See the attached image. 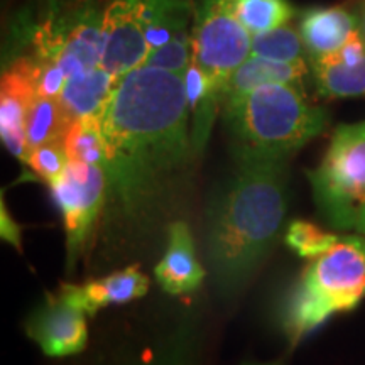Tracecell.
<instances>
[{
	"label": "cell",
	"mask_w": 365,
	"mask_h": 365,
	"mask_svg": "<svg viewBox=\"0 0 365 365\" xmlns=\"http://www.w3.org/2000/svg\"><path fill=\"white\" fill-rule=\"evenodd\" d=\"M195 58L193 29H186L175 36L170 43L154 49L144 61L143 66L170 71L185 76Z\"/></svg>",
	"instance_id": "obj_21"
},
{
	"label": "cell",
	"mask_w": 365,
	"mask_h": 365,
	"mask_svg": "<svg viewBox=\"0 0 365 365\" xmlns=\"http://www.w3.org/2000/svg\"><path fill=\"white\" fill-rule=\"evenodd\" d=\"M357 19H359L360 31H362V34H364V38H365V0H362V4H360Z\"/></svg>",
	"instance_id": "obj_26"
},
{
	"label": "cell",
	"mask_w": 365,
	"mask_h": 365,
	"mask_svg": "<svg viewBox=\"0 0 365 365\" xmlns=\"http://www.w3.org/2000/svg\"><path fill=\"white\" fill-rule=\"evenodd\" d=\"M38 97L34 66L29 59L17 56L4 61L0 81V137L14 158L27 164L26 122L31 103Z\"/></svg>",
	"instance_id": "obj_10"
},
{
	"label": "cell",
	"mask_w": 365,
	"mask_h": 365,
	"mask_svg": "<svg viewBox=\"0 0 365 365\" xmlns=\"http://www.w3.org/2000/svg\"><path fill=\"white\" fill-rule=\"evenodd\" d=\"M250 56L287 63V65H307V51H304L299 31L287 24L269 33L252 36Z\"/></svg>",
	"instance_id": "obj_20"
},
{
	"label": "cell",
	"mask_w": 365,
	"mask_h": 365,
	"mask_svg": "<svg viewBox=\"0 0 365 365\" xmlns=\"http://www.w3.org/2000/svg\"><path fill=\"white\" fill-rule=\"evenodd\" d=\"M115 85L117 80H113L110 73L98 66L93 71L68 80L59 102L65 107L71 122L78 120L102 110Z\"/></svg>",
	"instance_id": "obj_16"
},
{
	"label": "cell",
	"mask_w": 365,
	"mask_h": 365,
	"mask_svg": "<svg viewBox=\"0 0 365 365\" xmlns=\"http://www.w3.org/2000/svg\"><path fill=\"white\" fill-rule=\"evenodd\" d=\"M185 76L140 66L122 76L98 112L107 202L125 215L156 208L193 159Z\"/></svg>",
	"instance_id": "obj_1"
},
{
	"label": "cell",
	"mask_w": 365,
	"mask_h": 365,
	"mask_svg": "<svg viewBox=\"0 0 365 365\" xmlns=\"http://www.w3.org/2000/svg\"><path fill=\"white\" fill-rule=\"evenodd\" d=\"M354 230H357L359 235L365 237V207L362 208V212H360V215L357 218V223H355Z\"/></svg>",
	"instance_id": "obj_25"
},
{
	"label": "cell",
	"mask_w": 365,
	"mask_h": 365,
	"mask_svg": "<svg viewBox=\"0 0 365 365\" xmlns=\"http://www.w3.org/2000/svg\"><path fill=\"white\" fill-rule=\"evenodd\" d=\"M237 170L208 213L207 255L223 289H237L261 266L287 212V163L235 159Z\"/></svg>",
	"instance_id": "obj_2"
},
{
	"label": "cell",
	"mask_w": 365,
	"mask_h": 365,
	"mask_svg": "<svg viewBox=\"0 0 365 365\" xmlns=\"http://www.w3.org/2000/svg\"><path fill=\"white\" fill-rule=\"evenodd\" d=\"M308 73V65H287L269 59L250 56L234 71L223 86L222 112L234 108L255 88L269 83L291 85L301 88V81Z\"/></svg>",
	"instance_id": "obj_15"
},
{
	"label": "cell",
	"mask_w": 365,
	"mask_h": 365,
	"mask_svg": "<svg viewBox=\"0 0 365 365\" xmlns=\"http://www.w3.org/2000/svg\"><path fill=\"white\" fill-rule=\"evenodd\" d=\"M230 4L250 36L277 29L287 24L296 14L289 0H230Z\"/></svg>",
	"instance_id": "obj_19"
},
{
	"label": "cell",
	"mask_w": 365,
	"mask_h": 365,
	"mask_svg": "<svg viewBox=\"0 0 365 365\" xmlns=\"http://www.w3.org/2000/svg\"><path fill=\"white\" fill-rule=\"evenodd\" d=\"M154 272L159 286L170 294L193 293L202 286L205 269L195 254L193 235L186 222H175L170 227L166 252Z\"/></svg>",
	"instance_id": "obj_12"
},
{
	"label": "cell",
	"mask_w": 365,
	"mask_h": 365,
	"mask_svg": "<svg viewBox=\"0 0 365 365\" xmlns=\"http://www.w3.org/2000/svg\"><path fill=\"white\" fill-rule=\"evenodd\" d=\"M355 29L359 19L345 7L307 9L299 21V36L309 61L330 56L341 49Z\"/></svg>",
	"instance_id": "obj_14"
},
{
	"label": "cell",
	"mask_w": 365,
	"mask_h": 365,
	"mask_svg": "<svg viewBox=\"0 0 365 365\" xmlns=\"http://www.w3.org/2000/svg\"><path fill=\"white\" fill-rule=\"evenodd\" d=\"M308 180L323 218L339 230H354L365 207V122L336 127Z\"/></svg>",
	"instance_id": "obj_6"
},
{
	"label": "cell",
	"mask_w": 365,
	"mask_h": 365,
	"mask_svg": "<svg viewBox=\"0 0 365 365\" xmlns=\"http://www.w3.org/2000/svg\"><path fill=\"white\" fill-rule=\"evenodd\" d=\"M71 118L68 115L59 98L36 97L27 112L26 135L29 150L48 143L65 139Z\"/></svg>",
	"instance_id": "obj_17"
},
{
	"label": "cell",
	"mask_w": 365,
	"mask_h": 365,
	"mask_svg": "<svg viewBox=\"0 0 365 365\" xmlns=\"http://www.w3.org/2000/svg\"><path fill=\"white\" fill-rule=\"evenodd\" d=\"M49 188L63 217L66 269L71 274L88 247L100 213L107 203V175L100 166L70 161L65 173Z\"/></svg>",
	"instance_id": "obj_8"
},
{
	"label": "cell",
	"mask_w": 365,
	"mask_h": 365,
	"mask_svg": "<svg viewBox=\"0 0 365 365\" xmlns=\"http://www.w3.org/2000/svg\"><path fill=\"white\" fill-rule=\"evenodd\" d=\"M2 237L7 242H11L12 245H16L17 249H21V230L16 223L12 222V218L9 213H6V205L2 203Z\"/></svg>",
	"instance_id": "obj_24"
},
{
	"label": "cell",
	"mask_w": 365,
	"mask_h": 365,
	"mask_svg": "<svg viewBox=\"0 0 365 365\" xmlns=\"http://www.w3.org/2000/svg\"><path fill=\"white\" fill-rule=\"evenodd\" d=\"M68 164H70V159H68L63 140L39 145V148L29 150V158H27V166L48 185H51L65 173Z\"/></svg>",
	"instance_id": "obj_23"
},
{
	"label": "cell",
	"mask_w": 365,
	"mask_h": 365,
	"mask_svg": "<svg viewBox=\"0 0 365 365\" xmlns=\"http://www.w3.org/2000/svg\"><path fill=\"white\" fill-rule=\"evenodd\" d=\"M339 240V235L325 232L314 225L312 222L294 220L287 227L286 232V244L294 250L299 257L304 259H317L322 254H325L335 242Z\"/></svg>",
	"instance_id": "obj_22"
},
{
	"label": "cell",
	"mask_w": 365,
	"mask_h": 365,
	"mask_svg": "<svg viewBox=\"0 0 365 365\" xmlns=\"http://www.w3.org/2000/svg\"><path fill=\"white\" fill-rule=\"evenodd\" d=\"M365 298V237L345 235L313 259L287 296L282 313L293 345L331 314L352 312Z\"/></svg>",
	"instance_id": "obj_4"
},
{
	"label": "cell",
	"mask_w": 365,
	"mask_h": 365,
	"mask_svg": "<svg viewBox=\"0 0 365 365\" xmlns=\"http://www.w3.org/2000/svg\"><path fill=\"white\" fill-rule=\"evenodd\" d=\"M63 144H65L70 161L93 164L100 168L105 166L107 144H105L98 113L73 120L65 139H63Z\"/></svg>",
	"instance_id": "obj_18"
},
{
	"label": "cell",
	"mask_w": 365,
	"mask_h": 365,
	"mask_svg": "<svg viewBox=\"0 0 365 365\" xmlns=\"http://www.w3.org/2000/svg\"><path fill=\"white\" fill-rule=\"evenodd\" d=\"M319 97L352 98L365 95V38L355 29L336 53L312 63Z\"/></svg>",
	"instance_id": "obj_11"
},
{
	"label": "cell",
	"mask_w": 365,
	"mask_h": 365,
	"mask_svg": "<svg viewBox=\"0 0 365 365\" xmlns=\"http://www.w3.org/2000/svg\"><path fill=\"white\" fill-rule=\"evenodd\" d=\"M27 335L49 357L80 354L88 340L86 313L73 304L61 289L48 294L26 322Z\"/></svg>",
	"instance_id": "obj_9"
},
{
	"label": "cell",
	"mask_w": 365,
	"mask_h": 365,
	"mask_svg": "<svg viewBox=\"0 0 365 365\" xmlns=\"http://www.w3.org/2000/svg\"><path fill=\"white\" fill-rule=\"evenodd\" d=\"M222 113L235 159L287 163L328 124L327 112L308 103L301 88L281 83L259 86Z\"/></svg>",
	"instance_id": "obj_3"
},
{
	"label": "cell",
	"mask_w": 365,
	"mask_h": 365,
	"mask_svg": "<svg viewBox=\"0 0 365 365\" xmlns=\"http://www.w3.org/2000/svg\"><path fill=\"white\" fill-rule=\"evenodd\" d=\"M59 289L73 304L83 309L88 317H93L100 309L110 304H122L143 298L149 291V279L139 271V267L130 266L81 286L63 284Z\"/></svg>",
	"instance_id": "obj_13"
},
{
	"label": "cell",
	"mask_w": 365,
	"mask_h": 365,
	"mask_svg": "<svg viewBox=\"0 0 365 365\" xmlns=\"http://www.w3.org/2000/svg\"><path fill=\"white\" fill-rule=\"evenodd\" d=\"M195 65L220 100L228 78L250 58L252 36L235 16L230 0H195Z\"/></svg>",
	"instance_id": "obj_7"
},
{
	"label": "cell",
	"mask_w": 365,
	"mask_h": 365,
	"mask_svg": "<svg viewBox=\"0 0 365 365\" xmlns=\"http://www.w3.org/2000/svg\"><path fill=\"white\" fill-rule=\"evenodd\" d=\"M193 16V0H107L102 68L118 81L143 66L154 49L190 29Z\"/></svg>",
	"instance_id": "obj_5"
}]
</instances>
